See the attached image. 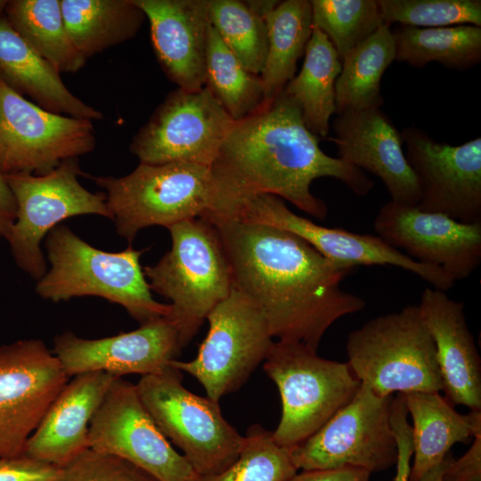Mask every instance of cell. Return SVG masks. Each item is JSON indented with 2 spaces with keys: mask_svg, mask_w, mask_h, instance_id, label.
Masks as SVG:
<instances>
[{
  "mask_svg": "<svg viewBox=\"0 0 481 481\" xmlns=\"http://www.w3.org/2000/svg\"><path fill=\"white\" fill-rule=\"evenodd\" d=\"M207 220L219 234L233 288L259 309L273 338L317 351L336 321L365 308L364 299L340 286L349 270L294 233L235 218Z\"/></svg>",
  "mask_w": 481,
  "mask_h": 481,
  "instance_id": "6da1fadb",
  "label": "cell"
},
{
  "mask_svg": "<svg viewBox=\"0 0 481 481\" xmlns=\"http://www.w3.org/2000/svg\"><path fill=\"white\" fill-rule=\"evenodd\" d=\"M319 142L283 90L259 111L234 121L210 166L219 197L215 216L229 217L250 196L272 194L323 221L328 207L311 192L312 183L321 177L338 179L355 194L367 195L372 180L326 154Z\"/></svg>",
  "mask_w": 481,
  "mask_h": 481,
  "instance_id": "7a4b0ae2",
  "label": "cell"
},
{
  "mask_svg": "<svg viewBox=\"0 0 481 481\" xmlns=\"http://www.w3.org/2000/svg\"><path fill=\"white\" fill-rule=\"evenodd\" d=\"M45 247L50 268L36 286L42 298L100 297L124 307L140 325L169 314L170 305L153 298L141 265L146 249L101 250L62 224L48 232Z\"/></svg>",
  "mask_w": 481,
  "mask_h": 481,
  "instance_id": "3957f363",
  "label": "cell"
},
{
  "mask_svg": "<svg viewBox=\"0 0 481 481\" xmlns=\"http://www.w3.org/2000/svg\"><path fill=\"white\" fill-rule=\"evenodd\" d=\"M167 229L171 249L143 273L151 290L169 299L167 317L184 347L231 294L232 277L217 230L208 220L192 218Z\"/></svg>",
  "mask_w": 481,
  "mask_h": 481,
  "instance_id": "277c9868",
  "label": "cell"
},
{
  "mask_svg": "<svg viewBox=\"0 0 481 481\" xmlns=\"http://www.w3.org/2000/svg\"><path fill=\"white\" fill-rule=\"evenodd\" d=\"M87 176L105 191L117 232L129 243L143 228H168L218 212V190L208 166L140 163L124 176Z\"/></svg>",
  "mask_w": 481,
  "mask_h": 481,
  "instance_id": "5b68a950",
  "label": "cell"
},
{
  "mask_svg": "<svg viewBox=\"0 0 481 481\" xmlns=\"http://www.w3.org/2000/svg\"><path fill=\"white\" fill-rule=\"evenodd\" d=\"M346 349L353 372L379 395L443 391L436 346L418 306L369 320L348 334Z\"/></svg>",
  "mask_w": 481,
  "mask_h": 481,
  "instance_id": "8992f818",
  "label": "cell"
},
{
  "mask_svg": "<svg viewBox=\"0 0 481 481\" xmlns=\"http://www.w3.org/2000/svg\"><path fill=\"white\" fill-rule=\"evenodd\" d=\"M263 368L281 401V417L273 436L289 449L319 430L362 384L347 363L320 357L300 342H273Z\"/></svg>",
  "mask_w": 481,
  "mask_h": 481,
  "instance_id": "52a82bcc",
  "label": "cell"
},
{
  "mask_svg": "<svg viewBox=\"0 0 481 481\" xmlns=\"http://www.w3.org/2000/svg\"><path fill=\"white\" fill-rule=\"evenodd\" d=\"M135 387L159 429L183 451L198 476L217 474L238 458L244 436L224 419L219 402L183 385L179 370L169 364L142 376Z\"/></svg>",
  "mask_w": 481,
  "mask_h": 481,
  "instance_id": "ba28073f",
  "label": "cell"
},
{
  "mask_svg": "<svg viewBox=\"0 0 481 481\" xmlns=\"http://www.w3.org/2000/svg\"><path fill=\"white\" fill-rule=\"evenodd\" d=\"M78 158L61 161L44 175H4L16 201V217L6 240L17 265L36 280L46 273L41 242L65 219L98 215L112 220L105 194L86 190Z\"/></svg>",
  "mask_w": 481,
  "mask_h": 481,
  "instance_id": "9c48e42d",
  "label": "cell"
},
{
  "mask_svg": "<svg viewBox=\"0 0 481 481\" xmlns=\"http://www.w3.org/2000/svg\"><path fill=\"white\" fill-rule=\"evenodd\" d=\"M393 398L379 395L362 383L346 405L290 448L297 469L351 468L371 474L395 465L397 446L390 423Z\"/></svg>",
  "mask_w": 481,
  "mask_h": 481,
  "instance_id": "30bf717a",
  "label": "cell"
},
{
  "mask_svg": "<svg viewBox=\"0 0 481 481\" xmlns=\"http://www.w3.org/2000/svg\"><path fill=\"white\" fill-rule=\"evenodd\" d=\"M206 320L208 331L196 357L169 364L194 377L207 396L219 402L248 380L274 341L262 313L234 288Z\"/></svg>",
  "mask_w": 481,
  "mask_h": 481,
  "instance_id": "8fae6325",
  "label": "cell"
},
{
  "mask_svg": "<svg viewBox=\"0 0 481 481\" xmlns=\"http://www.w3.org/2000/svg\"><path fill=\"white\" fill-rule=\"evenodd\" d=\"M95 145L91 120L48 111L0 79V169L4 175H44Z\"/></svg>",
  "mask_w": 481,
  "mask_h": 481,
  "instance_id": "7c38bea8",
  "label": "cell"
},
{
  "mask_svg": "<svg viewBox=\"0 0 481 481\" xmlns=\"http://www.w3.org/2000/svg\"><path fill=\"white\" fill-rule=\"evenodd\" d=\"M233 122L205 86L195 91L177 87L133 137L129 149L143 164L210 167Z\"/></svg>",
  "mask_w": 481,
  "mask_h": 481,
  "instance_id": "4fadbf2b",
  "label": "cell"
},
{
  "mask_svg": "<svg viewBox=\"0 0 481 481\" xmlns=\"http://www.w3.org/2000/svg\"><path fill=\"white\" fill-rule=\"evenodd\" d=\"M230 218L274 226L300 237L336 266L393 265L409 271L432 288L447 291L454 281L443 269L424 265L393 248L380 237L320 225L291 211L280 197L257 194L239 202Z\"/></svg>",
  "mask_w": 481,
  "mask_h": 481,
  "instance_id": "5bb4252c",
  "label": "cell"
},
{
  "mask_svg": "<svg viewBox=\"0 0 481 481\" xmlns=\"http://www.w3.org/2000/svg\"><path fill=\"white\" fill-rule=\"evenodd\" d=\"M89 448L111 453L158 481H196L198 475L159 429L135 385L116 378L89 425Z\"/></svg>",
  "mask_w": 481,
  "mask_h": 481,
  "instance_id": "9a60e30c",
  "label": "cell"
},
{
  "mask_svg": "<svg viewBox=\"0 0 481 481\" xmlns=\"http://www.w3.org/2000/svg\"><path fill=\"white\" fill-rule=\"evenodd\" d=\"M69 380L41 339L0 346V457L25 454L28 439Z\"/></svg>",
  "mask_w": 481,
  "mask_h": 481,
  "instance_id": "2e32d148",
  "label": "cell"
},
{
  "mask_svg": "<svg viewBox=\"0 0 481 481\" xmlns=\"http://www.w3.org/2000/svg\"><path fill=\"white\" fill-rule=\"evenodd\" d=\"M400 133L420 189L416 207L481 224V138L456 146L439 143L415 126Z\"/></svg>",
  "mask_w": 481,
  "mask_h": 481,
  "instance_id": "e0dca14e",
  "label": "cell"
},
{
  "mask_svg": "<svg viewBox=\"0 0 481 481\" xmlns=\"http://www.w3.org/2000/svg\"><path fill=\"white\" fill-rule=\"evenodd\" d=\"M378 236L419 263L443 269L454 281L469 277L481 262V224L388 201L377 214Z\"/></svg>",
  "mask_w": 481,
  "mask_h": 481,
  "instance_id": "ac0fdd59",
  "label": "cell"
},
{
  "mask_svg": "<svg viewBox=\"0 0 481 481\" xmlns=\"http://www.w3.org/2000/svg\"><path fill=\"white\" fill-rule=\"evenodd\" d=\"M182 348L175 327L164 316L135 330L102 338H83L66 331L54 338L53 353L69 378L91 371L122 378L159 372Z\"/></svg>",
  "mask_w": 481,
  "mask_h": 481,
  "instance_id": "d6986e66",
  "label": "cell"
},
{
  "mask_svg": "<svg viewBox=\"0 0 481 481\" xmlns=\"http://www.w3.org/2000/svg\"><path fill=\"white\" fill-rule=\"evenodd\" d=\"M338 158L379 177L391 200L416 206L420 189L403 150L401 133L380 109L338 114L332 124Z\"/></svg>",
  "mask_w": 481,
  "mask_h": 481,
  "instance_id": "ffe728a7",
  "label": "cell"
},
{
  "mask_svg": "<svg viewBox=\"0 0 481 481\" xmlns=\"http://www.w3.org/2000/svg\"><path fill=\"white\" fill-rule=\"evenodd\" d=\"M150 23L157 60L178 88L204 87L209 0H135Z\"/></svg>",
  "mask_w": 481,
  "mask_h": 481,
  "instance_id": "44dd1931",
  "label": "cell"
},
{
  "mask_svg": "<svg viewBox=\"0 0 481 481\" xmlns=\"http://www.w3.org/2000/svg\"><path fill=\"white\" fill-rule=\"evenodd\" d=\"M418 306L436 346L446 399L470 411H481V360L464 304L445 291L428 287Z\"/></svg>",
  "mask_w": 481,
  "mask_h": 481,
  "instance_id": "7402d4cb",
  "label": "cell"
},
{
  "mask_svg": "<svg viewBox=\"0 0 481 481\" xmlns=\"http://www.w3.org/2000/svg\"><path fill=\"white\" fill-rule=\"evenodd\" d=\"M117 377L103 371L73 376L28 439L25 454L59 466L89 448V425Z\"/></svg>",
  "mask_w": 481,
  "mask_h": 481,
  "instance_id": "603a6c76",
  "label": "cell"
},
{
  "mask_svg": "<svg viewBox=\"0 0 481 481\" xmlns=\"http://www.w3.org/2000/svg\"><path fill=\"white\" fill-rule=\"evenodd\" d=\"M60 75L15 31L5 15L0 16V79L6 86L48 111L91 121L103 118L102 112L73 94Z\"/></svg>",
  "mask_w": 481,
  "mask_h": 481,
  "instance_id": "cb8c5ba5",
  "label": "cell"
},
{
  "mask_svg": "<svg viewBox=\"0 0 481 481\" xmlns=\"http://www.w3.org/2000/svg\"><path fill=\"white\" fill-rule=\"evenodd\" d=\"M403 396L412 420L410 481H418L442 462L455 444L467 443L481 430V411L461 414L435 391L409 392Z\"/></svg>",
  "mask_w": 481,
  "mask_h": 481,
  "instance_id": "d4e9b609",
  "label": "cell"
},
{
  "mask_svg": "<svg viewBox=\"0 0 481 481\" xmlns=\"http://www.w3.org/2000/svg\"><path fill=\"white\" fill-rule=\"evenodd\" d=\"M299 73L283 92L300 109L307 129L317 137L330 133V118L336 113L335 84L342 62L335 48L319 29L313 26Z\"/></svg>",
  "mask_w": 481,
  "mask_h": 481,
  "instance_id": "484cf974",
  "label": "cell"
},
{
  "mask_svg": "<svg viewBox=\"0 0 481 481\" xmlns=\"http://www.w3.org/2000/svg\"><path fill=\"white\" fill-rule=\"evenodd\" d=\"M64 23L87 59L133 38L146 20L135 0H61Z\"/></svg>",
  "mask_w": 481,
  "mask_h": 481,
  "instance_id": "4316f807",
  "label": "cell"
},
{
  "mask_svg": "<svg viewBox=\"0 0 481 481\" xmlns=\"http://www.w3.org/2000/svg\"><path fill=\"white\" fill-rule=\"evenodd\" d=\"M264 18L267 55L260 77L267 104L295 77L297 62L305 53L313 31L311 4L308 0L281 1Z\"/></svg>",
  "mask_w": 481,
  "mask_h": 481,
  "instance_id": "83f0119b",
  "label": "cell"
},
{
  "mask_svg": "<svg viewBox=\"0 0 481 481\" xmlns=\"http://www.w3.org/2000/svg\"><path fill=\"white\" fill-rule=\"evenodd\" d=\"M395 60L391 27L384 24L342 61L335 84L336 113L379 109L381 77Z\"/></svg>",
  "mask_w": 481,
  "mask_h": 481,
  "instance_id": "f1b7e54d",
  "label": "cell"
},
{
  "mask_svg": "<svg viewBox=\"0 0 481 481\" xmlns=\"http://www.w3.org/2000/svg\"><path fill=\"white\" fill-rule=\"evenodd\" d=\"M4 15L15 31L59 73L77 72L86 58L66 29L61 0L7 1Z\"/></svg>",
  "mask_w": 481,
  "mask_h": 481,
  "instance_id": "f546056e",
  "label": "cell"
},
{
  "mask_svg": "<svg viewBox=\"0 0 481 481\" xmlns=\"http://www.w3.org/2000/svg\"><path fill=\"white\" fill-rule=\"evenodd\" d=\"M395 60L421 69L430 62L465 70L481 61V27L458 25L442 28L391 27Z\"/></svg>",
  "mask_w": 481,
  "mask_h": 481,
  "instance_id": "4dcf8cb0",
  "label": "cell"
},
{
  "mask_svg": "<svg viewBox=\"0 0 481 481\" xmlns=\"http://www.w3.org/2000/svg\"><path fill=\"white\" fill-rule=\"evenodd\" d=\"M233 121L255 114L265 105L260 76L249 72L210 25L208 33L205 83Z\"/></svg>",
  "mask_w": 481,
  "mask_h": 481,
  "instance_id": "1f68e13d",
  "label": "cell"
},
{
  "mask_svg": "<svg viewBox=\"0 0 481 481\" xmlns=\"http://www.w3.org/2000/svg\"><path fill=\"white\" fill-rule=\"evenodd\" d=\"M208 18L222 41L251 73L260 76L267 55L264 16L247 1L209 0Z\"/></svg>",
  "mask_w": 481,
  "mask_h": 481,
  "instance_id": "d6a6232c",
  "label": "cell"
},
{
  "mask_svg": "<svg viewBox=\"0 0 481 481\" xmlns=\"http://www.w3.org/2000/svg\"><path fill=\"white\" fill-rule=\"evenodd\" d=\"M313 26L342 61L385 24L377 0H311Z\"/></svg>",
  "mask_w": 481,
  "mask_h": 481,
  "instance_id": "836d02e7",
  "label": "cell"
},
{
  "mask_svg": "<svg viewBox=\"0 0 481 481\" xmlns=\"http://www.w3.org/2000/svg\"><path fill=\"white\" fill-rule=\"evenodd\" d=\"M297 472L290 449L279 445L272 431L255 424L247 430L234 462L217 474L199 476L196 481H286Z\"/></svg>",
  "mask_w": 481,
  "mask_h": 481,
  "instance_id": "e575fe53",
  "label": "cell"
},
{
  "mask_svg": "<svg viewBox=\"0 0 481 481\" xmlns=\"http://www.w3.org/2000/svg\"><path fill=\"white\" fill-rule=\"evenodd\" d=\"M385 24L415 28L481 27L480 0H377Z\"/></svg>",
  "mask_w": 481,
  "mask_h": 481,
  "instance_id": "d590c367",
  "label": "cell"
},
{
  "mask_svg": "<svg viewBox=\"0 0 481 481\" xmlns=\"http://www.w3.org/2000/svg\"><path fill=\"white\" fill-rule=\"evenodd\" d=\"M62 481H158L130 461L92 448L62 467Z\"/></svg>",
  "mask_w": 481,
  "mask_h": 481,
  "instance_id": "8d00e7d4",
  "label": "cell"
},
{
  "mask_svg": "<svg viewBox=\"0 0 481 481\" xmlns=\"http://www.w3.org/2000/svg\"><path fill=\"white\" fill-rule=\"evenodd\" d=\"M62 468L26 454L0 457V481H62Z\"/></svg>",
  "mask_w": 481,
  "mask_h": 481,
  "instance_id": "74e56055",
  "label": "cell"
},
{
  "mask_svg": "<svg viewBox=\"0 0 481 481\" xmlns=\"http://www.w3.org/2000/svg\"><path fill=\"white\" fill-rule=\"evenodd\" d=\"M390 423L397 446L396 471L394 481H410L412 457V429L403 394L393 398Z\"/></svg>",
  "mask_w": 481,
  "mask_h": 481,
  "instance_id": "f35d334b",
  "label": "cell"
},
{
  "mask_svg": "<svg viewBox=\"0 0 481 481\" xmlns=\"http://www.w3.org/2000/svg\"><path fill=\"white\" fill-rule=\"evenodd\" d=\"M445 481H481V430L472 438L469 450L454 460L449 453L444 471Z\"/></svg>",
  "mask_w": 481,
  "mask_h": 481,
  "instance_id": "ab89813d",
  "label": "cell"
},
{
  "mask_svg": "<svg viewBox=\"0 0 481 481\" xmlns=\"http://www.w3.org/2000/svg\"><path fill=\"white\" fill-rule=\"evenodd\" d=\"M371 473L363 469L345 468L338 469L301 470L286 481H370Z\"/></svg>",
  "mask_w": 481,
  "mask_h": 481,
  "instance_id": "60d3db41",
  "label": "cell"
},
{
  "mask_svg": "<svg viewBox=\"0 0 481 481\" xmlns=\"http://www.w3.org/2000/svg\"><path fill=\"white\" fill-rule=\"evenodd\" d=\"M16 201L9 187L4 174L0 169V237H4L13 224L16 217Z\"/></svg>",
  "mask_w": 481,
  "mask_h": 481,
  "instance_id": "b9f144b4",
  "label": "cell"
},
{
  "mask_svg": "<svg viewBox=\"0 0 481 481\" xmlns=\"http://www.w3.org/2000/svg\"><path fill=\"white\" fill-rule=\"evenodd\" d=\"M448 454L442 461V462L429 469L418 481H445V479L444 478V471L445 469Z\"/></svg>",
  "mask_w": 481,
  "mask_h": 481,
  "instance_id": "7bdbcfd3",
  "label": "cell"
}]
</instances>
